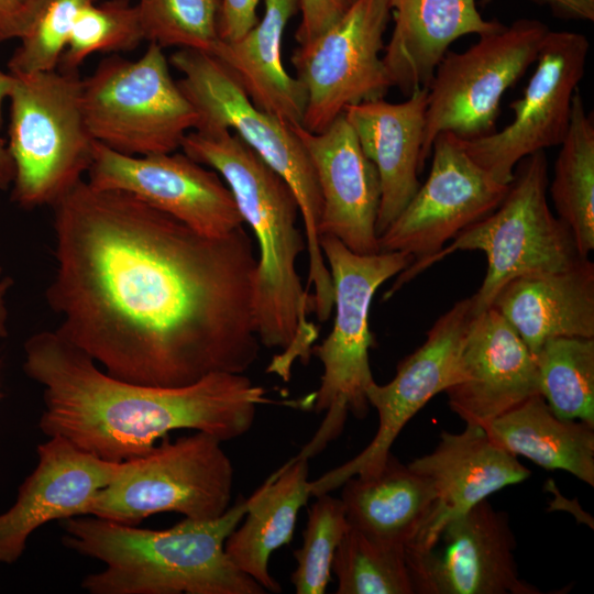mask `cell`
<instances>
[{
	"mask_svg": "<svg viewBox=\"0 0 594 594\" xmlns=\"http://www.w3.org/2000/svg\"><path fill=\"white\" fill-rule=\"evenodd\" d=\"M56 331L116 378L177 387L257 360L245 224L206 237L131 193L79 180L52 205Z\"/></svg>",
	"mask_w": 594,
	"mask_h": 594,
	"instance_id": "6da1fadb",
	"label": "cell"
},
{
	"mask_svg": "<svg viewBox=\"0 0 594 594\" xmlns=\"http://www.w3.org/2000/svg\"><path fill=\"white\" fill-rule=\"evenodd\" d=\"M24 352V372L43 388L41 431L107 461L142 457L180 429L230 441L251 429L260 405L278 404L244 373H212L177 387L122 381L56 330L30 337Z\"/></svg>",
	"mask_w": 594,
	"mask_h": 594,
	"instance_id": "7a4b0ae2",
	"label": "cell"
},
{
	"mask_svg": "<svg viewBox=\"0 0 594 594\" xmlns=\"http://www.w3.org/2000/svg\"><path fill=\"white\" fill-rule=\"evenodd\" d=\"M183 152L216 170L229 187L245 226L253 231L258 256L253 310L260 343L279 349L267 372L290 377L295 362L308 363L317 327L314 296L304 287L297 258L307 244L297 228L298 202L287 183L229 130L188 132Z\"/></svg>",
	"mask_w": 594,
	"mask_h": 594,
	"instance_id": "3957f363",
	"label": "cell"
},
{
	"mask_svg": "<svg viewBox=\"0 0 594 594\" xmlns=\"http://www.w3.org/2000/svg\"><path fill=\"white\" fill-rule=\"evenodd\" d=\"M249 498L209 520L185 518L162 530L142 529L92 515L62 520L63 544L105 568L87 575L90 594H263L224 550Z\"/></svg>",
	"mask_w": 594,
	"mask_h": 594,
	"instance_id": "277c9868",
	"label": "cell"
},
{
	"mask_svg": "<svg viewBox=\"0 0 594 594\" xmlns=\"http://www.w3.org/2000/svg\"><path fill=\"white\" fill-rule=\"evenodd\" d=\"M169 63L183 75L177 84L195 108L200 132L229 130L290 187L298 202L309 255L308 285L317 311L331 310L333 283L320 248L321 196L309 155L293 128L257 109L231 72L212 54L179 48Z\"/></svg>",
	"mask_w": 594,
	"mask_h": 594,
	"instance_id": "5b68a950",
	"label": "cell"
},
{
	"mask_svg": "<svg viewBox=\"0 0 594 594\" xmlns=\"http://www.w3.org/2000/svg\"><path fill=\"white\" fill-rule=\"evenodd\" d=\"M509 189L490 215L462 230L448 246L400 272L386 298L431 264L461 250L485 253L487 271L471 297L473 317L490 308L512 279L570 268L583 257L570 229L548 204V160L535 152L517 164Z\"/></svg>",
	"mask_w": 594,
	"mask_h": 594,
	"instance_id": "8992f818",
	"label": "cell"
},
{
	"mask_svg": "<svg viewBox=\"0 0 594 594\" xmlns=\"http://www.w3.org/2000/svg\"><path fill=\"white\" fill-rule=\"evenodd\" d=\"M320 248L334 289L331 332L312 348L322 364L318 389L310 397L316 414L326 413L312 439L298 453L310 459L343 430L348 414L363 419L369 411L367 388L374 377L370 349V309L374 294L386 280L406 270L415 258L402 252L359 254L340 240L324 235Z\"/></svg>",
	"mask_w": 594,
	"mask_h": 594,
	"instance_id": "52a82bcc",
	"label": "cell"
},
{
	"mask_svg": "<svg viewBox=\"0 0 594 594\" xmlns=\"http://www.w3.org/2000/svg\"><path fill=\"white\" fill-rule=\"evenodd\" d=\"M13 76L8 97V147L15 164L11 198L26 209L52 206L82 179L92 160L96 140L82 112L81 79L78 72L57 68Z\"/></svg>",
	"mask_w": 594,
	"mask_h": 594,
	"instance_id": "ba28073f",
	"label": "cell"
},
{
	"mask_svg": "<svg viewBox=\"0 0 594 594\" xmlns=\"http://www.w3.org/2000/svg\"><path fill=\"white\" fill-rule=\"evenodd\" d=\"M216 437L195 431L146 454L119 462L110 483L100 490L87 515L136 525L158 513L209 520L230 506L234 471Z\"/></svg>",
	"mask_w": 594,
	"mask_h": 594,
	"instance_id": "9c48e42d",
	"label": "cell"
},
{
	"mask_svg": "<svg viewBox=\"0 0 594 594\" xmlns=\"http://www.w3.org/2000/svg\"><path fill=\"white\" fill-rule=\"evenodd\" d=\"M81 106L97 142L133 156L175 152L198 121L155 43L136 62L102 59L81 79Z\"/></svg>",
	"mask_w": 594,
	"mask_h": 594,
	"instance_id": "30bf717a",
	"label": "cell"
},
{
	"mask_svg": "<svg viewBox=\"0 0 594 594\" xmlns=\"http://www.w3.org/2000/svg\"><path fill=\"white\" fill-rule=\"evenodd\" d=\"M549 31L539 20L520 19L463 52L446 53L428 85L421 170L438 134L475 139L493 132L505 91L535 64Z\"/></svg>",
	"mask_w": 594,
	"mask_h": 594,
	"instance_id": "8fae6325",
	"label": "cell"
},
{
	"mask_svg": "<svg viewBox=\"0 0 594 594\" xmlns=\"http://www.w3.org/2000/svg\"><path fill=\"white\" fill-rule=\"evenodd\" d=\"M389 0H353L342 16L292 55L307 91L301 125L326 130L345 108L384 98L392 82L382 59Z\"/></svg>",
	"mask_w": 594,
	"mask_h": 594,
	"instance_id": "7c38bea8",
	"label": "cell"
},
{
	"mask_svg": "<svg viewBox=\"0 0 594 594\" xmlns=\"http://www.w3.org/2000/svg\"><path fill=\"white\" fill-rule=\"evenodd\" d=\"M588 38L574 31H549L521 98L509 105L513 121L501 131L461 139L468 154L497 182L509 185L526 156L560 145L572 100L583 78Z\"/></svg>",
	"mask_w": 594,
	"mask_h": 594,
	"instance_id": "4fadbf2b",
	"label": "cell"
},
{
	"mask_svg": "<svg viewBox=\"0 0 594 594\" xmlns=\"http://www.w3.org/2000/svg\"><path fill=\"white\" fill-rule=\"evenodd\" d=\"M473 318L471 297L457 301L427 331L425 342L403 359L395 376L366 392L378 415L376 433L356 457L310 481L312 496L330 493L354 475L377 471L407 422L457 378L462 343Z\"/></svg>",
	"mask_w": 594,
	"mask_h": 594,
	"instance_id": "5bb4252c",
	"label": "cell"
},
{
	"mask_svg": "<svg viewBox=\"0 0 594 594\" xmlns=\"http://www.w3.org/2000/svg\"><path fill=\"white\" fill-rule=\"evenodd\" d=\"M424 184L378 237L381 252H402L422 261L462 230L493 212L509 185L497 182L468 154L451 132L436 136Z\"/></svg>",
	"mask_w": 594,
	"mask_h": 594,
	"instance_id": "9a60e30c",
	"label": "cell"
},
{
	"mask_svg": "<svg viewBox=\"0 0 594 594\" xmlns=\"http://www.w3.org/2000/svg\"><path fill=\"white\" fill-rule=\"evenodd\" d=\"M515 549L507 513L484 499L405 556L418 594H539L520 579Z\"/></svg>",
	"mask_w": 594,
	"mask_h": 594,
	"instance_id": "2e32d148",
	"label": "cell"
},
{
	"mask_svg": "<svg viewBox=\"0 0 594 594\" xmlns=\"http://www.w3.org/2000/svg\"><path fill=\"white\" fill-rule=\"evenodd\" d=\"M87 173L91 186L131 193L206 237L222 238L244 226L221 176L185 153L133 156L96 141Z\"/></svg>",
	"mask_w": 594,
	"mask_h": 594,
	"instance_id": "e0dca14e",
	"label": "cell"
},
{
	"mask_svg": "<svg viewBox=\"0 0 594 594\" xmlns=\"http://www.w3.org/2000/svg\"><path fill=\"white\" fill-rule=\"evenodd\" d=\"M444 393L466 425L493 419L540 395L534 355L493 307L474 316L464 337L455 382Z\"/></svg>",
	"mask_w": 594,
	"mask_h": 594,
	"instance_id": "ac0fdd59",
	"label": "cell"
},
{
	"mask_svg": "<svg viewBox=\"0 0 594 594\" xmlns=\"http://www.w3.org/2000/svg\"><path fill=\"white\" fill-rule=\"evenodd\" d=\"M289 125L301 140L317 177L321 196L319 238L333 237L359 254L380 252L378 172L344 114L320 133H311L301 124Z\"/></svg>",
	"mask_w": 594,
	"mask_h": 594,
	"instance_id": "d6986e66",
	"label": "cell"
},
{
	"mask_svg": "<svg viewBox=\"0 0 594 594\" xmlns=\"http://www.w3.org/2000/svg\"><path fill=\"white\" fill-rule=\"evenodd\" d=\"M37 449V464L20 485L15 503L0 514V563H14L29 537L43 525L87 515L119 462L103 460L68 440L47 437Z\"/></svg>",
	"mask_w": 594,
	"mask_h": 594,
	"instance_id": "ffe728a7",
	"label": "cell"
},
{
	"mask_svg": "<svg viewBox=\"0 0 594 594\" xmlns=\"http://www.w3.org/2000/svg\"><path fill=\"white\" fill-rule=\"evenodd\" d=\"M408 465L430 484L436 495L429 528L422 540L411 547L430 544L449 520L531 474L517 457L497 446L483 427L473 425L458 433L442 431L433 451Z\"/></svg>",
	"mask_w": 594,
	"mask_h": 594,
	"instance_id": "44dd1931",
	"label": "cell"
},
{
	"mask_svg": "<svg viewBox=\"0 0 594 594\" xmlns=\"http://www.w3.org/2000/svg\"><path fill=\"white\" fill-rule=\"evenodd\" d=\"M428 87L403 102L382 99L345 108L343 114L380 176L381 202L376 220L380 237L404 210L420 186L418 174Z\"/></svg>",
	"mask_w": 594,
	"mask_h": 594,
	"instance_id": "7402d4cb",
	"label": "cell"
},
{
	"mask_svg": "<svg viewBox=\"0 0 594 594\" xmlns=\"http://www.w3.org/2000/svg\"><path fill=\"white\" fill-rule=\"evenodd\" d=\"M389 6L394 29L382 59L392 87L406 96L428 87L454 41L504 26L496 20H485L476 0H389Z\"/></svg>",
	"mask_w": 594,
	"mask_h": 594,
	"instance_id": "603a6c76",
	"label": "cell"
},
{
	"mask_svg": "<svg viewBox=\"0 0 594 594\" xmlns=\"http://www.w3.org/2000/svg\"><path fill=\"white\" fill-rule=\"evenodd\" d=\"M491 307L532 355L551 338H594V264L587 257L566 270L516 277Z\"/></svg>",
	"mask_w": 594,
	"mask_h": 594,
	"instance_id": "cb8c5ba5",
	"label": "cell"
},
{
	"mask_svg": "<svg viewBox=\"0 0 594 594\" xmlns=\"http://www.w3.org/2000/svg\"><path fill=\"white\" fill-rule=\"evenodd\" d=\"M261 20L234 41H219L216 56L234 76L253 105L288 124H301L307 91L283 64L286 25L298 10V0H264Z\"/></svg>",
	"mask_w": 594,
	"mask_h": 594,
	"instance_id": "d4e9b609",
	"label": "cell"
},
{
	"mask_svg": "<svg viewBox=\"0 0 594 594\" xmlns=\"http://www.w3.org/2000/svg\"><path fill=\"white\" fill-rule=\"evenodd\" d=\"M341 486L350 527L405 549L425 537L436 509L435 492L392 453L377 471L354 475Z\"/></svg>",
	"mask_w": 594,
	"mask_h": 594,
	"instance_id": "484cf974",
	"label": "cell"
},
{
	"mask_svg": "<svg viewBox=\"0 0 594 594\" xmlns=\"http://www.w3.org/2000/svg\"><path fill=\"white\" fill-rule=\"evenodd\" d=\"M307 458L290 459L249 497L244 521L228 536L231 562L265 591H282L268 571L271 554L289 544L299 510L311 496Z\"/></svg>",
	"mask_w": 594,
	"mask_h": 594,
	"instance_id": "4316f807",
	"label": "cell"
},
{
	"mask_svg": "<svg viewBox=\"0 0 594 594\" xmlns=\"http://www.w3.org/2000/svg\"><path fill=\"white\" fill-rule=\"evenodd\" d=\"M484 429L501 448L546 470H562L594 486V426L558 417L535 395Z\"/></svg>",
	"mask_w": 594,
	"mask_h": 594,
	"instance_id": "83f0119b",
	"label": "cell"
},
{
	"mask_svg": "<svg viewBox=\"0 0 594 594\" xmlns=\"http://www.w3.org/2000/svg\"><path fill=\"white\" fill-rule=\"evenodd\" d=\"M549 189L558 218L572 232L580 254L588 257L594 249V121L579 88Z\"/></svg>",
	"mask_w": 594,
	"mask_h": 594,
	"instance_id": "f1b7e54d",
	"label": "cell"
},
{
	"mask_svg": "<svg viewBox=\"0 0 594 594\" xmlns=\"http://www.w3.org/2000/svg\"><path fill=\"white\" fill-rule=\"evenodd\" d=\"M534 359L540 395L551 410L594 426V338L548 339Z\"/></svg>",
	"mask_w": 594,
	"mask_h": 594,
	"instance_id": "f546056e",
	"label": "cell"
},
{
	"mask_svg": "<svg viewBox=\"0 0 594 594\" xmlns=\"http://www.w3.org/2000/svg\"><path fill=\"white\" fill-rule=\"evenodd\" d=\"M337 594H415L405 548L350 527L332 563Z\"/></svg>",
	"mask_w": 594,
	"mask_h": 594,
	"instance_id": "4dcf8cb0",
	"label": "cell"
},
{
	"mask_svg": "<svg viewBox=\"0 0 594 594\" xmlns=\"http://www.w3.org/2000/svg\"><path fill=\"white\" fill-rule=\"evenodd\" d=\"M142 41L136 4L130 0L96 2L79 12L56 68L75 73L92 53L132 51Z\"/></svg>",
	"mask_w": 594,
	"mask_h": 594,
	"instance_id": "1f68e13d",
	"label": "cell"
},
{
	"mask_svg": "<svg viewBox=\"0 0 594 594\" xmlns=\"http://www.w3.org/2000/svg\"><path fill=\"white\" fill-rule=\"evenodd\" d=\"M308 509L302 544L294 552L292 583L297 594H323L331 580L336 551L350 528L341 498L320 494Z\"/></svg>",
	"mask_w": 594,
	"mask_h": 594,
	"instance_id": "d6a6232c",
	"label": "cell"
},
{
	"mask_svg": "<svg viewBox=\"0 0 594 594\" xmlns=\"http://www.w3.org/2000/svg\"><path fill=\"white\" fill-rule=\"evenodd\" d=\"M144 40L162 48L211 53L219 41V0H139Z\"/></svg>",
	"mask_w": 594,
	"mask_h": 594,
	"instance_id": "836d02e7",
	"label": "cell"
},
{
	"mask_svg": "<svg viewBox=\"0 0 594 594\" xmlns=\"http://www.w3.org/2000/svg\"><path fill=\"white\" fill-rule=\"evenodd\" d=\"M98 0H48L21 38L8 67L13 75L56 69L79 12Z\"/></svg>",
	"mask_w": 594,
	"mask_h": 594,
	"instance_id": "e575fe53",
	"label": "cell"
},
{
	"mask_svg": "<svg viewBox=\"0 0 594 594\" xmlns=\"http://www.w3.org/2000/svg\"><path fill=\"white\" fill-rule=\"evenodd\" d=\"M349 4L346 0H298L301 20L295 34L297 43L306 44L319 36L342 16Z\"/></svg>",
	"mask_w": 594,
	"mask_h": 594,
	"instance_id": "d590c367",
	"label": "cell"
},
{
	"mask_svg": "<svg viewBox=\"0 0 594 594\" xmlns=\"http://www.w3.org/2000/svg\"><path fill=\"white\" fill-rule=\"evenodd\" d=\"M48 0H0V43L23 38Z\"/></svg>",
	"mask_w": 594,
	"mask_h": 594,
	"instance_id": "8d00e7d4",
	"label": "cell"
},
{
	"mask_svg": "<svg viewBox=\"0 0 594 594\" xmlns=\"http://www.w3.org/2000/svg\"><path fill=\"white\" fill-rule=\"evenodd\" d=\"M260 0H219L218 33L221 41H234L257 22Z\"/></svg>",
	"mask_w": 594,
	"mask_h": 594,
	"instance_id": "74e56055",
	"label": "cell"
},
{
	"mask_svg": "<svg viewBox=\"0 0 594 594\" xmlns=\"http://www.w3.org/2000/svg\"><path fill=\"white\" fill-rule=\"evenodd\" d=\"M490 2L491 0H482ZM558 15L568 19L594 21V0H536Z\"/></svg>",
	"mask_w": 594,
	"mask_h": 594,
	"instance_id": "f35d334b",
	"label": "cell"
},
{
	"mask_svg": "<svg viewBox=\"0 0 594 594\" xmlns=\"http://www.w3.org/2000/svg\"><path fill=\"white\" fill-rule=\"evenodd\" d=\"M15 177V164L3 139H0V189H7Z\"/></svg>",
	"mask_w": 594,
	"mask_h": 594,
	"instance_id": "ab89813d",
	"label": "cell"
},
{
	"mask_svg": "<svg viewBox=\"0 0 594 594\" xmlns=\"http://www.w3.org/2000/svg\"><path fill=\"white\" fill-rule=\"evenodd\" d=\"M11 280L9 278L0 280V337H6L8 333L7 318L8 312L4 304V295L8 290Z\"/></svg>",
	"mask_w": 594,
	"mask_h": 594,
	"instance_id": "60d3db41",
	"label": "cell"
},
{
	"mask_svg": "<svg viewBox=\"0 0 594 594\" xmlns=\"http://www.w3.org/2000/svg\"><path fill=\"white\" fill-rule=\"evenodd\" d=\"M13 82L14 76L12 74L0 72V128L2 125V102L9 97Z\"/></svg>",
	"mask_w": 594,
	"mask_h": 594,
	"instance_id": "b9f144b4",
	"label": "cell"
},
{
	"mask_svg": "<svg viewBox=\"0 0 594 594\" xmlns=\"http://www.w3.org/2000/svg\"><path fill=\"white\" fill-rule=\"evenodd\" d=\"M353 0H346L348 3H351Z\"/></svg>",
	"mask_w": 594,
	"mask_h": 594,
	"instance_id": "7bdbcfd3",
	"label": "cell"
}]
</instances>
